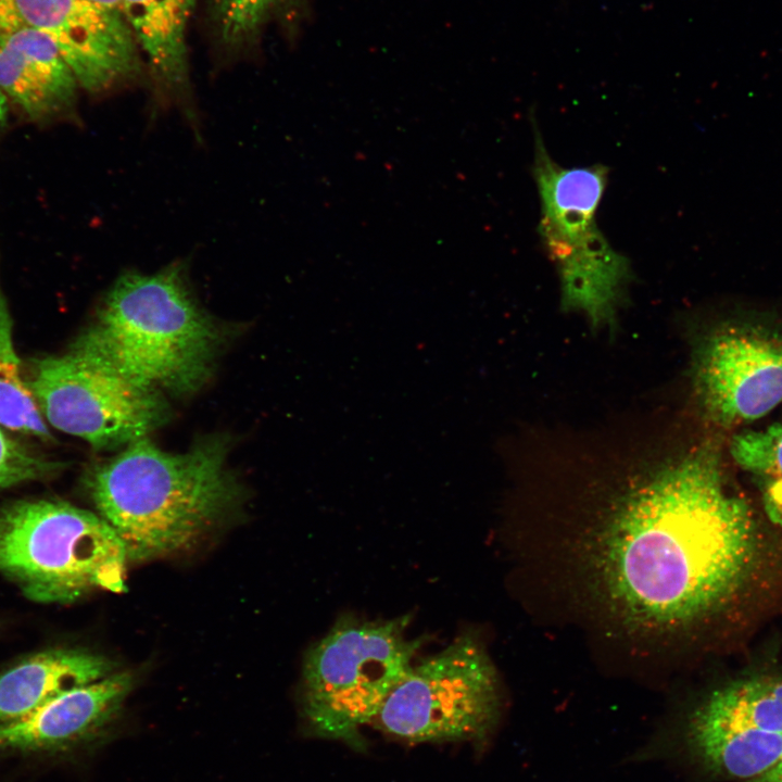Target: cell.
Returning a JSON list of instances; mask_svg holds the SVG:
<instances>
[{"mask_svg": "<svg viewBox=\"0 0 782 782\" xmlns=\"http://www.w3.org/2000/svg\"><path fill=\"white\" fill-rule=\"evenodd\" d=\"M707 440L621 494L596 537V567L631 619L683 626L727 605L754 573L760 534Z\"/></svg>", "mask_w": 782, "mask_h": 782, "instance_id": "6da1fadb", "label": "cell"}, {"mask_svg": "<svg viewBox=\"0 0 782 782\" xmlns=\"http://www.w3.org/2000/svg\"><path fill=\"white\" fill-rule=\"evenodd\" d=\"M226 437L201 439L168 453L142 437L84 477L98 514L123 542L128 560L191 547L241 503L242 485L227 466Z\"/></svg>", "mask_w": 782, "mask_h": 782, "instance_id": "7a4b0ae2", "label": "cell"}, {"mask_svg": "<svg viewBox=\"0 0 782 782\" xmlns=\"http://www.w3.org/2000/svg\"><path fill=\"white\" fill-rule=\"evenodd\" d=\"M220 341L175 262L152 274L124 272L70 349L140 387L187 394L209 378Z\"/></svg>", "mask_w": 782, "mask_h": 782, "instance_id": "3957f363", "label": "cell"}, {"mask_svg": "<svg viewBox=\"0 0 782 782\" xmlns=\"http://www.w3.org/2000/svg\"><path fill=\"white\" fill-rule=\"evenodd\" d=\"M128 562L99 514L59 499L0 507V573L28 600L67 604L96 590L124 592Z\"/></svg>", "mask_w": 782, "mask_h": 782, "instance_id": "277c9868", "label": "cell"}, {"mask_svg": "<svg viewBox=\"0 0 782 782\" xmlns=\"http://www.w3.org/2000/svg\"><path fill=\"white\" fill-rule=\"evenodd\" d=\"M406 621L345 616L307 651L302 705L315 736L358 747L392 690L412 667L419 640L404 634Z\"/></svg>", "mask_w": 782, "mask_h": 782, "instance_id": "5b68a950", "label": "cell"}, {"mask_svg": "<svg viewBox=\"0 0 782 782\" xmlns=\"http://www.w3.org/2000/svg\"><path fill=\"white\" fill-rule=\"evenodd\" d=\"M502 706L496 669L469 633L412 665L371 726L407 743L483 742Z\"/></svg>", "mask_w": 782, "mask_h": 782, "instance_id": "8992f818", "label": "cell"}, {"mask_svg": "<svg viewBox=\"0 0 782 782\" xmlns=\"http://www.w3.org/2000/svg\"><path fill=\"white\" fill-rule=\"evenodd\" d=\"M25 376L48 426L94 449H114L147 437L168 418L161 392L72 349L31 358Z\"/></svg>", "mask_w": 782, "mask_h": 782, "instance_id": "52a82bcc", "label": "cell"}, {"mask_svg": "<svg viewBox=\"0 0 782 782\" xmlns=\"http://www.w3.org/2000/svg\"><path fill=\"white\" fill-rule=\"evenodd\" d=\"M693 391L703 416L723 429L782 403V328L754 318L717 324L695 343Z\"/></svg>", "mask_w": 782, "mask_h": 782, "instance_id": "ba28073f", "label": "cell"}, {"mask_svg": "<svg viewBox=\"0 0 782 782\" xmlns=\"http://www.w3.org/2000/svg\"><path fill=\"white\" fill-rule=\"evenodd\" d=\"M24 23L47 36L80 88L101 94L141 72L137 42L119 12L90 0H15Z\"/></svg>", "mask_w": 782, "mask_h": 782, "instance_id": "9c48e42d", "label": "cell"}, {"mask_svg": "<svg viewBox=\"0 0 782 782\" xmlns=\"http://www.w3.org/2000/svg\"><path fill=\"white\" fill-rule=\"evenodd\" d=\"M130 671H114L0 724V751L52 752L101 740L134 686Z\"/></svg>", "mask_w": 782, "mask_h": 782, "instance_id": "30bf717a", "label": "cell"}, {"mask_svg": "<svg viewBox=\"0 0 782 782\" xmlns=\"http://www.w3.org/2000/svg\"><path fill=\"white\" fill-rule=\"evenodd\" d=\"M560 286V305L582 314L593 329L611 328L633 279L630 261L593 225L545 249Z\"/></svg>", "mask_w": 782, "mask_h": 782, "instance_id": "8fae6325", "label": "cell"}, {"mask_svg": "<svg viewBox=\"0 0 782 782\" xmlns=\"http://www.w3.org/2000/svg\"><path fill=\"white\" fill-rule=\"evenodd\" d=\"M79 85L51 40L24 24L0 34V92L36 122L73 114Z\"/></svg>", "mask_w": 782, "mask_h": 782, "instance_id": "7c38bea8", "label": "cell"}, {"mask_svg": "<svg viewBox=\"0 0 782 782\" xmlns=\"http://www.w3.org/2000/svg\"><path fill=\"white\" fill-rule=\"evenodd\" d=\"M642 756L679 755L712 777L753 779L782 757V733L688 716L673 734L655 739Z\"/></svg>", "mask_w": 782, "mask_h": 782, "instance_id": "4fadbf2b", "label": "cell"}, {"mask_svg": "<svg viewBox=\"0 0 782 782\" xmlns=\"http://www.w3.org/2000/svg\"><path fill=\"white\" fill-rule=\"evenodd\" d=\"M114 668L109 658L83 648L56 647L33 654L0 673V724L98 681Z\"/></svg>", "mask_w": 782, "mask_h": 782, "instance_id": "5bb4252c", "label": "cell"}, {"mask_svg": "<svg viewBox=\"0 0 782 782\" xmlns=\"http://www.w3.org/2000/svg\"><path fill=\"white\" fill-rule=\"evenodd\" d=\"M197 0H119L121 14L166 97L182 103L189 89L187 28Z\"/></svg>", "mask_w": 782, "mask_h": 782, "instance_id": "9a60e30c", "label": "cell"}, {"mask_svg": "<svg viewBox=\"0 0 782 782\" xmlns=\"http://www.w3.org/2000/svg\"><path fill=\"white\" fill-rule=\"evenodd\" d=\"M688 716L782 733V679L732 681L712 691Z\"/></svg>", "mask_w": 782, "mask_h": 782, "instance_id": "2e32d148", "label": "cell"}, {"mask_svg": "<svg viewBox=\"0 0 782 782\" xmlns=\"http://www.w3.org/2000/svg\"><path fill=\"white\" fill-rule=\"evenodd\" d=\"M0 426L42 442L53 437L28 387L13 341V319L0 279Z\"/></svg>", "mask_w": 782, "mask_h": 782, "instance_id": "e0dca14e", "label": "cell"}, {"mask_svg": "<svg viewBox=\"0 0 782 782\" xmlns=\"http://www.w3.org/2000/svg\"><path fill=\"white\" fill-rule=\"evenodd\" d=\"M729 452L756 485L768 518L782 528V421L736 433Z\"/></svg>", "mask_w": 782, "mask_h": 782, "instance_id": "ac0fdd59", "label": "cell"}, {"mask_svg": "<svg viewBox=\"0 0 782 782\" xmlns=\"http://www.w3.org/2000/svg\"><path fill=\"white\" fill-rule=\"evenodd\" d=\"M0 426V491L25 482L46 480L65 464L25 445Z\"/></svg>", "mask_w": 782, "mask_h": 782, "instance_id": "d6986e66", "label": "cell"}, {"mask_svg": "<svg viewBox=\"0 0 782 782\" xmlns=\"http://www.w3.org/2000/svg\"><path fill=\"white\" fill-rule=\"evenodd\" d=\"M282 0H212L220 39L228 46L251 40Z\"/></svg>", "mask_w": 782, "mask_h": 782, "instance_id": "ffe728a7", "label": "cell"}, {"mask_svg": "<svg viewBox=\"0 0 782 782\" xmlns=\"http://www.w3.org/2000/svg\"><path fill=\"white\" fill-rule=\"evenodd\" d=\"M743 782H782V757L766 772Z\"/></svg>", "mask_w": 782, "mask_h": 782, "instance_id": "44dd1931", "label": "cell"}, {"mask_svg": "<svg viewBox=\"0 0 782 782\" xmlns=\"http://www.w3.org/2000/svg\"><path fill=\"white\" fill-rule=\"evenodd\" d=\"M90 1L121 13L119 0H90Z\"/></svg>", "mask_w": 782, "mask_h": 782, "instance_id": "7402d4cb", "label": "cell"}, {"mask_svg": "<svg viewBox=\"0 0 782 782\" xmlns=\"http://www.w3.org/2000/svg\"><path fill=\"white\" fill-rule=\"evenodd\" d=\"M7 99L0 92V127L4 124L7 118Z\"/></svg>", "mask_w": 782, "mask_h": 782, "instance_id": "603a6c76", "label": "cell"}]
</instances>
